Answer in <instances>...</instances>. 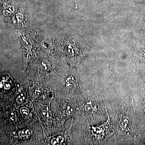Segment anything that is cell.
<instances>
[{
    "instance_id": "cell-1",
    "label": "cell",
    "mask_w": 145,
    "mask_h": 145,
    "mask_svg": "<svg viewBox=\"0 0 145 145\" xmlns=\"http://www.w3.org/2000/svg\"><path fill=\"white\" fill-rule=\"evenodd\" d=\"M116 133L118 138L120 136L129 135L132 130V110L123 107L117 116Z\"/></svg>"
},
{
    "instance_id": "cell-8",
    "label": "cell",
    "mask_w": 145,
    "mask_h": 145,
    "mask_svg": "<svg viewBox=\"0 0 145 145\" xmlns=\"http://www.w3.org/2000/svg\"><path fill=\"white\" fill-rule=\"evenodd\" d=\"M10 118L11 119V120L13 121H15L16 120V115H15V114L14 113H11V114H10Z\"/></svg>"
},
{
    "instance_id": "cell-5",
    "label": "cell",
    "mask_w": 145,
    "mask_h": 145,
    "mask_svg": "<svg viewBox=\"0 0 145 145\" xmlns=\"http://www.w3.org/2000/svg\"><path fill=\"white\" fill-rule=\"evenodd\" d=\"M25 98L23 94H21L20 95H19L17 97V102H18V103L20 104H22L25 101Z\"/></svg>"
},
{
    "instance_id": "cell-3",
    "label": "cell",
    "mask_w": 145,
    "mask_h": 145,
    "mask_svg": "<svg viewBox=\"0 0 145 145\" xmlns=\"http://www.w3.org/2000/svg\"><path fill=\"white\" fill-rule=\"evenodd\" d=\"M32 133V130L31 129H24L19 132V134L22 137H26L30 136Z\"/></svg>"
},
{
    "instance_id": "cell-2",
    "label": "cell",
    "mask_w": 145,
    "mask_h": 145,
    "mask_svg": "<svg viewBox=\"0 0 145 145\" xmlns=\"http://www.w3.org/2000/svg\"><path fill=\"white\" fill-rule=\"evenodd\" d=\"M113 131L110 124L109 119L106 121L99 126L92 127L91 133L93 136L94 143L103 144L106 143L113 134Z\"/></svg>"
},
{
    "instance_id": "cell-6",
    "label": "cell",
    "mask_w": 145,
    "mask_h": 145,
    "mask_svg": "<svg viewBox=\"0 0 145 145\" xmlns=\"http://www.w3.org/2000/svg\"><path fill=\"white\" fill-rule=\"evenodd\" d=\"M21 112L22 114L24 115H27L28 114V111L25 108H22L21 109Z\"/></svg>"
},
{
    "instance_id": "cell-4",
    "label": "cell",
    "mask_w": 145,
    "mask_h": 145,
    "mask_svg": "<svg viewBox=\"0 0 145 145\" xmlns=\"http://www.w3.org/2000/svg\"><path fill=\"white\" fill-rule=\"evenodd\" d=\"M63 138L61 136H58L56 138H53L51 141L52 145H59L63 142Z\"/></svg>"
},
{
    "instance_id": "cell-7",
    "label": "cell",
    "mask_w": 145,
    "mask_h": 145,
    "mask_svg": "<svg viewBox=\"0 0 145 145\" xmlns=\"http://www.w3.org/2000/svg\"><path fill=\"white\" fill-rule=\"evenodd\" d=\"M4 86L6 89H9L10 88V85L8 83H4Z\"/></svg>"
}]
</instances>
